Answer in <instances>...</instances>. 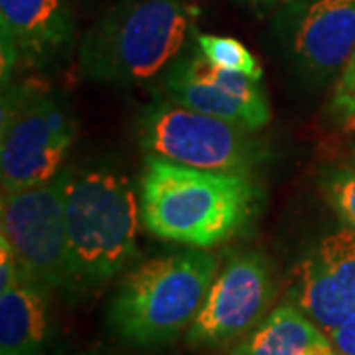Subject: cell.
<instances>
[{"label":"cell","instance_id":"obj_1","mask_svg":"<svg viewBox=\"0 0 355 355\" xmlns=\"http://www.w3.org/2000/svg\"><path fill=\"white\" fill-rule=\"evenodd\" d=\"M261 190L251 174L202 170L148 154L140 176V223L154 237L211 249L251 223Z\"/></svg>","mask_w":355,"mask_h":355},{"label":"cell","instance_id":"obj_2","mask_svg":"<svg viewBox=\"0 0 355 355\" xmlns=\"http://www.w3.org/2000/svg\"><path fill=\"white\" fill-rule=\"evenodd\" d=\"M198 16L200 6L191 0H125L85 34L79 67L103 83L148 81L196 36Z\"/></svg>","mask_w":355,"mask_h":355},{"label":"cell","instance_id":"obj_3","mask_svg":"<svg viewBox=\"0 0 355 355\" xmlns=\"http://www.w3.org/2000/svg\"><path fill=\"white\" fill-rule=\"evenodd\" d=\"M219 259L205 249L156 257L130 268L109 302L113 331L132 345H164L190 330L200 314Z\"/></svg>","mask_w":355,"mask_h":355},{"label":"cell","instance_id":"obj_4","mask_svg":"<svg viewBox=\"0 0 355 355\" xmlns=\"http://www.w3.org/2000/svg\"><path fill=\"white\" fill-rule=\"evenodd\" d=\"M64 176L73 288H97L137 253L140 203L130 180L109 168L64 170Z\"/></svg>","mask_w":355,"mask_h":355},{"label":"cell","instance_id":"obj_5","mask_svg":"<svg viewBox=\"0 0 355 355\" xmlns=\"http://www.w3.org/2000/svg\"><path fill=\"white\" fill-rule=\"evenodd\" d=\"M251 132L174 99L150 105L139 121V139L146 153L202 170L251 174L263 153Z\"/></svg>","mask_w":355,"mask_h":355},{"label":"cell","instance_id":"obj_6","mask_svg":"<svg viewBox=\"0 0 355 355\" xmlns=\"http://www.w3.org/2000/svg\"><path fill=\"white\" fill-rule=\"evenodd\" d=\"M2 235L20 275L48 288H73L65 229V176L26 190L2 191Z\"/></svg>","mask_w":355,"mask_h":355},{"label":"cell","instance_id":"obj_7","mask_svg":"<svg viewBox=\"0 0 355 355\" xmlns=\"http://www.w3.org/2000/svg\"><path fill=\"white\" fill-rule=\"evenodd\" d=\"M275 298L272 266L259 251H235L219 266L186 340L193 347H227L253 331Z\"/></svg>","mask_w":355,"mask_h":355},{"label":"cell","instance_id":"obj_8","mask_svg":"<svg viewBox=\"0 0 355 355\" xmlns=\"http://www.w3.org/2000/svg\"><path fill=\"white\" fill-rule=\"evenodd\" d=\"M76 123L62 103L36 97L2 119L0 178L2 191L26 190L46 184L62 172Z\"/></svg>","mask_w":355,"mask_h":355},{"label":"cell","instance_id":"obj_9","mask_svg":"<svg viewBox=\"0 0 355 355\" xmlns=\"http://www.w3.org/2000/svg\"><path fill=\"white\" fill-rule=\"evenodd\" d=\"M164 87L170 99L249 130L270 121V107L261 81L209 64L200 51L180 53L168 65Z\"/></svg>","mask_w":355,"mask_h":355},{"label":"cell","instance_id":"obj_10","mask_svg":"<svg viewBox=\"0 0 355 355\" xmlns=\"http://www.w3.org/2000/svg\"><path fill=\"white\" fill-rule=\"evenodd\" d=\"M294 304L326 334L355 312V229L326 235L296 270Z\"/></svg>","mask_w":355,"mask_h":355},{"label":"cell","instance_id":"obj_11","mask_svg":"<svg viewBox=\"0 0 355 355\" xmlns=\"http://www.w3.org/2000/svg\"><path fill=\"white\" fill-rule=\"evenodd\" d=\"M288 42L310 73L330 76L355 50V0H298L286 12Z\"/></svg>","mask_w":355,"mask_h":355},{"label":"cell","instance_id":"obj_12","mask_svg":"<svg viewBox=\"0 0 355 355\" xmlns=\"http://www.w3.org/2000/svg\"><path fill=\"white\" fill-rule=\"evenodd\" d=\"M0 28L2 42L30 64L55 60L76 38L65 0H0Z\"/></svg>","mask_w":355,"mask_h":355},{"label":"cell","instance_id":"obj_13","mask_svg":"<svg viewBox=\"0 0 355 355\" xmlns=\"http://www.w3.org/2000/svg\"><path fill=\"white\" fill-rule=\"evenodd\" d=\"M229 355H340L330 336L294 302H282L235 343Z\"/></svg>","mask_w":355,"mask_h":355},{"label":"cell","instance_id":"obj_14","mask_svg":"<svg viewBox=\"0 0 355 355\" xmlns=\"http://www.w3.org/2000/svg\"><path fill=\"white\" fill-rule=\"evenodd\" d=\"M48 330V286L22 277L0 292V355H46Z\"/></svg>","mask_w":355,"mask_h":355},{"label":"cell","instance_id":"obj_15","mask_svg":"<svg viewBox=\"0 0 355 355\" xmlns=\"http://www.w3.org/2000/svg\"><path fill=\"white\" fill-rule=\"evenodd\" d=\"M196 44L203 58L219 69L243 73L259 81L263 79V67L239 40L196 32Z\"/></svg>","mask_w":355,"mask_h":355},{"label":"cell","instance_id":"obj_16","mask_svg":"<svg viewBox=\"0 0 355 355\" xmlns=\"http://www.w3.org/2000/svg\"><path fill=\"white\" fill-rule=\"evenodd\" d=\"M324 193L345 221L355 229V166H336L324 174Z\"/></svg>","mask_w":355,"mask_h":355},{"label":"cell","instance_id":"obj_17","mask_svg":"<svg viewBox=\"0 0 355 355\" xmlns=\"http://www.w3.org/2000/svg\"><path fill=\"white\" fill-rule=\"evenodd\" d=\"M331 114L345 125H355V50L347 64L343 65L342 76L336 83L331 95Z\"/></svg>","mask_w":355,"mask_h":355},{"label":"cell","instance_id":"obj_18","mask_svg":"<svg viewBox=\"0 0 355 355\" xmlns=\"http://www.w3.org/2000/svg\"><path fill=\"white\" fill-rule=\"evenodd\" d=\"M20 277V266L14 257V251L10 249L8 241L0 237V292L10 291L14 284H18Z\"/></svg>","mask_w":355,"mask_h":355},{"label":"cell","instance_id":"obj_19","mask_svg":"<svg viewBox=\"0 0 355 355\" xmlns=\"http://www.w3.org/2000/svg\"><path fill=\"white\" fill-rule=\"evenodd\" d=\"M331 343L336 345L340 355H355V312L343 320L342 324L331 330L330 334Z\"/></svg>","mask_w":355,"mask_h":355},{"label":"cell","instance_id":"obj_20","mask_svg":"<svg viewBox=\"0 0 355 355\" xmlns=\"http://www.w3.org/2000/svg\"><path fill=\"white\" fill-rule=\"evenodd\" d=\"M249 2H284V4H292V2H298V0H249Z\"/></svg>","mask_w":355,"mask_h":355}]
</instances>
